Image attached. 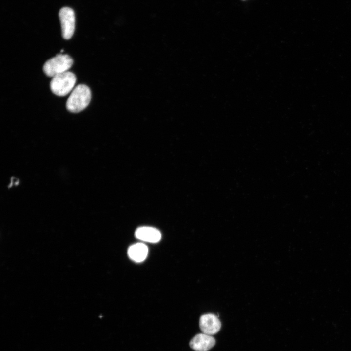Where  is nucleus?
<instances>
[{"label": "nucleus", "mask_w": 351, "mask_h": 351, "mask_svg": "<svg viewBox=\"0 0 351 351\" xmlns=\"http://www.w3.org/2000/svg\"><path fill=\"white\" fill-rule=\"evenodd\" d=\"M91 92L89 88L84 84H79L71 92L66 102V107L72 113H78L84 110L89 104Z\"/></svg>", "instance_id": "nucleus-1"}, {"label": "nucleus", "mask_w": 351, "mask_h": 351, "mask_svg": "<svg viewBox=\"0 0 351 351\" xmlns=\"http://www.w3.org/2000/svg\"><path fill=\"white\" fill-rule=\"evenodd\" d=\"M76 81L75 74L67 71L53 77L50 82V89L54 94L64 96L73 89Z\"/></svg>", "instance_id": "nucleus-2"}, {"label": "nucleus", "mask_w": 351, "mask_h": 351, "mask_svg": "<svg viewBox=\"0 0 351 351\" xmlns=\"http://www.w3.org/2000/svg\"><path fill=\"white\" fill-rule=\"evenodd\" d=\"M73 63V60L69 55L58 54L47 60L43 65V70L47 76L54 77L67 72Z\"/></svg>", "instance_id": "nucleus-3"}, {"label": "nucleus", "mask_w": 351, "mask_h": 351, "mask_svg": "<svg viewBox=\"0 0 351 351\" xmlns=\"http://www.w3.org/2000/svg\"><path fill=\"white\" fill-rule=\"evenodd\" d=\"M62 35L66 39H70L75 30V17L74 11L71 8L64 7L59 12Z\"/></svg>", "instance_id": "nucleus-4"}, {"label": "nucleus", "mask_w": 351, "mask_h": 351, "mask_svg": "<svg viewBox=\"0 0 351 351\" xmlns=\"http://www.w3.org/2000/svg\"><path fill=\"white\" fill-rule=\"evenodd\" d=\"M199 327L203 333L212 335L219 331L221 324L216 315L208 313L204 314L200 317Z\"/></svg>", "instance_id": "nucleus-5"}, {"label": "nucleus", "mask_w": 351, "mask_h": 351, "mask_svg": "<svg viewBox=\"0 0 351 351\" xmlns=\"http://www.w3.org/2000/svg\"><path fill=\"white\" fill-rule=\"evenodd\" d=\"M215 344V340L212 336L202 333L195 335L190 341L191 349L196 351H208Z\"/></svg>", "instance_id": "nucleus-6"}, {"label": "nucleus", "mask_w": 351, "mask_h": 351, "mask_svg": "<svg viewBox=\"0 0 351 351\" xmlns=\"http://www.w3.org/2000/svg\"><path fill=\"white\" fill-rule=\"evenodd\" d=\"M135 235L140 240L152 243L159 242L161 238V233L158 230L147 226L138 228L135 233Z\"/></svg>", "instance_id": "nucleus-7"}, {"label": "nucleus", "mask_w": 351, "mask_h": 351, "mask_svg": "<svg viewBox=\"0 0 351 351\" xmlns=\"http://www.w3.org/2000/svg\"><path fill=\"white\" fill-rule=\"evenodd\" d=\"M148 249L143 243H137L130 246L128 249L129 257L136 262H141L145 260Z\"/></svg>", "instance_id": "nucleus-8"}, {"label": "nucleus", "mask_w": 351, "mask_h": 351, "mask_svg": "<svg viewBox=\"0 0 351 351\" xmlns=\"http://www.w3.org/2000/svg\"></svg>", "instance_id": "nucleus-9"}]
</instances>
